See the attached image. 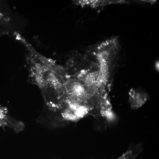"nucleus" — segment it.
<instances>
[{"instance_id":"nucleus-1","label":"nucleus","mask_w":159,"mask_h":159,"mask_svg":"<svg viewBox=\"0 0 159 159\" xmlns=\"http://www.w3.org/2000/svg\"><path fill=\"white\" fill-rule=\"evenodd\" d=\"M9 127L16 133L23 130L25 125L23 122L11 117L7 108L0 104V127Z\"/></svg>"},{"instance_id":"nucleus-2","label":"nucleus","mask_w":159,"mask_h":159,"mask_svg":"<svg viewBox=\"0 0 159 159\" xmlns=\"http://www.w3.org/2000/svg\"><path fill=\"white\" fill-rule=\"evenodd\" d=\"M129 102L131 108L135 110L141 107L148 100V94L139 88H132L128 92Z\"/></svg>"},{"instance_id":"nucleus-3","label":"nucleus","mask_w":159,"mask_h":159,"mask_svg":"<svg viewBox=\"0 0 159 159\" xmlns=\"http://www.w3.org/2000/svg\"><path fill=\"white\" fill-rule=\"evenodd\" d=\"M141 143L130 145L127 150L118 159H135L143 150Z\"/></svg>"},{"instance_id":"nucleus-4","label":"nucleus","mask_w":159,"mask_h":159,"mask_svg":"<svg viewBox=\"0 0 159 159\" xmlns=\"http://www.w3.org/2000/svg\"><path fill=\"white\" fill-rule=\"evenodd\" d=\"M155 65H157L156 66H155V67L156 68V69L158 70L159 69L158 68H159V62L158 61H157L155 63Z\"/></svg>"},{"instance_id":"nucleus-5","label":"nucleus","mask_w":159,"mask_h":159,"mask_svg":"<svg viewBox=\"0 0 159 159\" xmlns=\"http://www.w3.org/2000/svg\"><path fill=\"white\" fill-rule=\"evenodd\" d=\"M1 16H1V15H0V18H1Z\"/></svg>"}]
</instances>
